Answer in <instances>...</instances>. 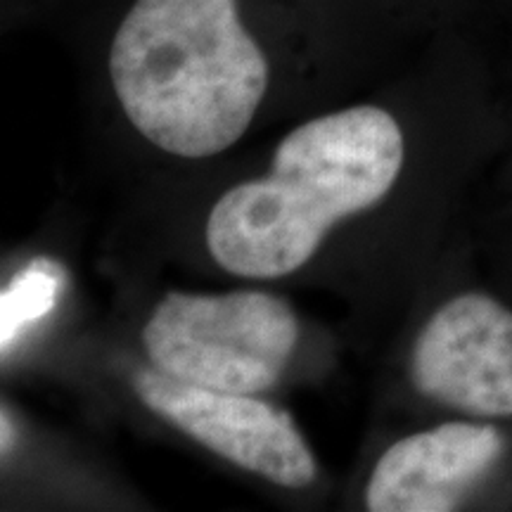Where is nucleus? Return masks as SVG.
Wrapping results in <instances>:
<instances>
[{
    "mask_svg": "<svg viewBox=\"0 0 512 512\" xmlns=\"http://www.w3.org/2000/svg\"><path fill=\"white\" fill-rule=\"evenodd\" d=\"M126 117L164 152L214 157L238 143L268 88V62L238 0H136L110 50Z\"/></svg>",
    "mask_w": 512,
    "mask_h": 512,
    "instance_id": "obj_2",
    "label": "nucleus"
},
{
    "mask_svg": "<svg viewBox=\"0 0 512 512\" xmlns=\"http://www.w3.org/2000/svg\"><path fill=\"white\" fill-rule=\"evenodd\" d=\"M133 387L152 413L242 470L287 489H304L318 475L292 415L254 394L192 387L157 368L138 370Z\"/></svg>",
    "mask_w": 512,
    "mask_h": 512,
    "instance_id": "obj_4",
    "label": "nucleus"
},
{
    "mask_svg": "<svg viewBox=\"0 0 512 512\" xmlns=\"http://www.w3.org/2000/svg\"><path fill=\"white\" fill-rule=\"evenodd\" d=\"M496 427L448 422L396 441L377 460L366 489L370 512L453 510L501 458Z\"/></svg>",
    "mask_w": 512,
    "mask_h": 512,
    "instance_id": "obj_6",
    "label": "nucleus"
},
{
    "mask_svg": "<svg viewBox=\"0 0 512 512\" xmlns=\"http://www.w3.org/2000/svg\"><path fill=\"white\" fill-rule=\"evenodd\" d=\"M67 285V271L53 259H36L19 271L0 294V351L8 356L12 344L29 325L55 309Z\"/></svg>",
    "mask_w": 512,
    "mask_h": 512,
    "instance_id": "obj_7",
    "label": "nucleus"
},
{
    "mask_svg": "<svg viewBox=\"0 0 512 512\" xmlns=\"http://www.w3.org/2000/svg\"><path fill=\"white\" fill-rule=\"evenodd\" d=\"M401 164V128L380 107L306 121L278 145L271 174L219 197L207 221L209 252L233 275L285 278L318 252L337 221L375 207Z\"/></svg>",
    "mask_w": 512,
    "mask_h": 512,
    "instance_id": "obj_1",
    "label": "nucleus"
},
{
    "mask_svg": "<svg viewBox=\"0 0 512 512\" xmlns=\"http://www.w3.org/2000/svg\"><path fill=\"white\" fill-rule=\"evenodd\" d=\"M152 366L178 382L259 394L280 380L299 342L290 304L268 292L166 294L143 328Z\"/></svg>",
    "mask_w": 512,
    "mask_h": 512,
    "instance_id": "obj_3",
    "label": "nucleus"
},
{
    "mask_svg": "<svg viewBox=\"0 0 512 512\" xmlns=\"http://www.w3.org/2000/svg\"><path fill=\"white\" fill-rule=\"evenodd\" d=\"M411 380L458 411L512 415V311L484 294L451 299L415 342Z\"/></svg>",
    "mask_w": 512,
    "mask_h": 512,
    "instance_id": "obj_5",
    "label": "nucleus"
},
{
    "mask_svg": "<svg viewBox=\"0 0 512 512\" xmlns=\"http://www.w3.org/2000/svg\"><path fill=\"white\" fill-rule=\"evenodd\" d=\"M12 437H15V427H12V422L8 418V411H3V441H0V446H3V456L12 448Z\"/></svg>",
    "mask_w": 512,
    "mask_h": 512,
    "instance_id": "obj_8",
    "label": "nucleus"
}]
</instances>
